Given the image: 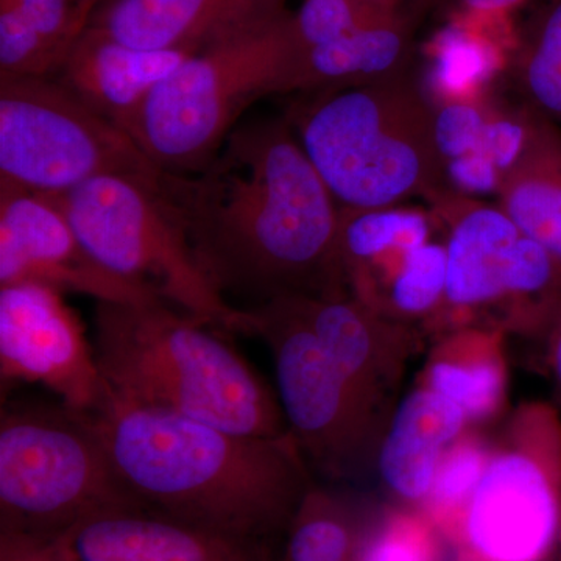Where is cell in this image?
Wrapping results in <instances>:
<instances>
[{
  "mask_svg": "<svg viewBox=\"0 0 561 561\" xmlns=\"http://www.w3.org/2000/svg\"><path fill=\"white\" fill-rule=\"evenodd\" d=\"M195 260L221 297L250 308L346 295L341 206L287 117L238 125L198 172L162 173Z\"/></svg>",
  "mask_w": 561,
  "mask_h": 561,
  "instance_id": "cell-1",
  "label": "cell"
},
{
  "mask_svg": "<svg viewBox=\"0 0 561 561\" xmlns=\"http://www.w3.org/2000/svg\"><path fill=\"white\" fill-rule=\"evenodd\" d=\"M121 481L150 511L260 546L286 534L316 483L289 434L249 437L122 400L87 413Z\"/></svg>",
  "mask_w": 561,
  "mask_h": 561,
  "instance_id": "cell-2",
  "label": "cell"
},
{
  "mask_svg": "<svg viewBox=\"0 0 561 561\" xmlns=\"http://www.w3.org/2000/svg\"><path fill=\"white\" fill-rule=\"evenodd\" d=\"M209 328L168 302H98L92 345L106 387L234 434H289L279 400Z\"/></svg>",
  "mask_w": 561,
  "mask_h": 561,
  "instance_id": "cell-3",
  "label": "cell"
},
{
  "mask_svg": "<svg viewBox=\"0 0 561 561\" xmlns=\"http://www.w3.org/2000/svg\"><path fill=\"white\" fill-rule=\"evenodd\" d=\"M302 98L287 119L341 208H393L451 191L435 138V108L409 70Z\"/></svg>",
  "mask_w": 561,
  "mask_h": 561,
  "instance_id": "cell-4",
  "label": "cell"
},
{
  "mask_svg": "<svg viewBox=\"0 0 561 561\" xmlns=\"http://www.w3.org/2000/svg\"><path fill=\"white\" fill-rule=\"evenodd\" d=\"M291 14L192 55L151 92L127 133L161 172L201 171L253 103L284 94L301 54Z\"/></svg>",
  "mask_w": 561,
  "mask_h": 561,
  "instance_id": "cell-5",
  "label": "cell"
},
{
  "mask_svg": "<svg viewBox=\"0 0 561 561\" xmlns=\"http://www.w3.org/2000/svg\"><path fill=\"white\" fill-rule=\"evenodd\" d=\"M55 198L111 273L210 328L247 332V312L206 278L161 180L101 176Z\"/></svg>",
  "mask_w": 561,
  "mask_h": 561,
  "instance_id": "cell-6",
  "label": "cell"
},
{
  "mask_svg": "<svg viewBox=\"0 0 561 561\" xmlns=\"http://www.w3.org/2000/svg\"><path fill=\"white\" fill-rule=\"evenodd\" d=\"M142 505L87 413L16 404L0 419V530L58 538L92 513ZM144 507V505H142Z\"/></svg>",
  "mask_w": 561,
  "mask_h": 561,
  "instance_id": "cell-7",
  "label": "cell"
},
{
  "mask_svg": "<svg viewBox=\"0 0 561 561\" xmlns=\"http://www.w3.org/2000/svg\"><path fill=\"white\" fill-rule=\"evenodd\" d=\"M561 531V415L526 401L491 437L489 465L449 535L456 561H548Z\"/></svg>",
  "mask_w": 561,
  "mask_h": 561,
  "instance_id": "cell-8",
  "label": "cell"
},
{
  "mask_svg": "<svg viewBox=\"0 0 561 561\" xmlns=\"http://www.w3.org/2000/svg\"><path fill=\"white\" fill-rule=\"evenodd\" d=\"M111 175L158 181L162 172L50 77L0 81V184L58 197Z\"/></svg>",
  "mask_w": 561,
  "mask_h": 561,
  "instance_id": "cell-9",
  "label": "cell"
},
{
  "mask_svg": "<svg viewBox=\"0 0 561 561\" xmlns=\"http://www.w3.org/2000/svg\"><path fill=\"white\" fill-rule=\"evenodd\" d=\"M243 311L247 334L260 335L271 348L287 430L311 470L342 479L376 465L382 435L321 345L300 297L275 298Z\"/></svg>",
  "mask_w": 561,
  "mask_h": 561,
  "instance_id": "cell-10",
  "label": "cell"
},
{
  "mask_svg": "<svg viewBox=\"0 0 561 561\" xmlns=\"http://www.w3.org/2000/svg\"><path fill=\"white\" fill-rule=\"evenodd\" d=\"M0 378L3 387L41 383L80 413L108 391L79 316L60 291L35 283L0 286Z\"/></svg>",
  "mask_w": 561,
  "mask_h": 561,
  "instance_id": "cell-11",
  "label": "cell"
},
{
  "mask_svg": "<svg viewBox=\"0 0 561 561\" xmlns=\"http://www.w3.org/2000/svg\"><path fill=\"white\" fill-rule=\"evenodd\" d=\"M16 283L88 295L98 302L161 301L103 267L54 195L0 184V286Z\"/></svg>",
  "mask_w": 561,
  "mask_h": 561,
  "instance_id": "cell-12",
  "label": "cell"
},
{
  "mask_svg": "<svg viewBox=\"0 0 561 561\" xmlns=\"http://www.w3.org/2000/svg\"><path fill=\"white\" fill-rule=\"evenodd\" d=\"M300 300L321 345L383 437L400 404L409 364L423 350V332L386 319L348 295Z\"/></svg>",
  "mask_w": 561,
  "mask_h": 561,
  "instance_id": "cell-13",
  "label": "cell"
},
{
  "mask_svg": "<svg viewBox=\"0 0 561 561\" xmlns=\"http://www.w3.org/2000/svg\"><path fill=\"white\" fill-rule=\"evenodd\" d=\"M448 227L446 287L440 311L426 324L432 339L470 324L497 327L505 286L523 232L497 206L446 191L434 201Z\"/></svg>",
  "mask_w": 561,
  "mask_h": 561,
  "instance_id": "cell-14",
  "label": "cell"
},
{
  "mask_svg": "<svg viewBox=\"0 0 561 561\" xmlns=\"http://www.w3.org/2000/svg\"><path fill=\"white\" fill-rule=\"evenodd\" d=\"M55 541L68 561H265L260 546L142 505L92 513Z\"/></svg>",
  "mask_w": 561,
  "mask_h": 561,
  "instance_id": "cell-15",
  "label": "cell"
},
{
  "mask_svg": "<svg viewBox=\"0 0 561 561\" xmlns=\"http://www.w3.org/2000/svg\"><path fill=\"white\" fill-rule=\"evenodd\" d=\"M287 11V0H111L90 25L136 49L198 54Z\"/></svg>",
  "mask_w": 561,
  "mask_h": 561,
  "instance_id": "cell-16",
  "label": "cell"
},
{
  "mask_svg": "<svg viewBox=\"0 0 561 561\" xmlns=\"http://www.w3.org/2000/svg\"><path fill=\"white\" fill-rule=\"evenodd\" d=\"M192 55L136 49L88 25L50 79L103 119L127 131L151 92Z\"/></svg>",
  "mask_w": 561,
  "mask_h": 561,
  "instance_id": "cell-17",
  "label": "cell"
},
{
  "mask_svg": "<svg viewBox=\"0 0 561 561\" xmlns=\"http://www.w3.org/2000/svg\"><path fill=\"white\" fill-rule=\"evenodd\" d=\"M508 332L470 324L432 339L419 386L463 412L470 427L500 420L508 400Z\"/></svg>",
  "mask_w": 561,
  "mask_h": 561,
  "instance_id": "cell-18",
  "label": "cell"
},
{
  "mask_svg": "<svg viewBox=\"0 0 561 561\" xmlns=\"http://www.w3.org/2000/svg\"><path fill=\"white\" fill-rule=\"evenodd\" d=\"M424 11L413 2L389 20L301 51L287 77L284 94L345 90L408 72Z\"/></svg>",
  "mask_w": 561,
  "mask_h": 561,
  "instance_id": "cell-19",
  "label": "cell"
},
{
  "mask_svg": "<svg viewBox=\"0 0 561 561\" xmlns=\"http://www.w3.org/2000/svg\"><path fill=\"white\" fill-rule=\"evenodd\" d=\"M468 421L454 402L416 386L398 404L376 456L386 489L419 508L430 493L438 461Z\"/></svg>",
  "mask_w": 561,
  "mask_h": 561,
  "instance_id": "cell-20",
  "label": "cell"
},
{
  "mask_svg": "<svg viewBox=\"0 0 561 561\" xmlns=\"http://www.w3.org/2000/svg\"><path fill=\"white\" fill-rule=\"evenodd\" d=\"M497 195L508 219L561 265V128L530 106L526 142Z\"/></svg>",
  "mask_w": 561,
  "mask_h": 561,
  "instance_id": "cell-21",
  "label": "cell"
},
{
  "mask_svg": "<svg viewBox=\"0 0 561 561\" xmlns=\"http://www.w3.org/2000/svg\"><path fill=\"white\" fill-rule=\"evenodd\" d=\"M90 22L80 0H0V81L54 76Z\"/></svg>",
  "mask_w": 561,
  "mask_h": 561,
  "instance_id": "cell-22",
  "label": "cell"
},
{
  "mask_svg": "<svg viewBox=\"0 0 561 561\" xmlns=\"http://www.w3.org/2000/svg\"><path fill=\"white\" fill-rule=\"evenodd\" d=\"M365 529L342 497L313 485L284 534L280 561H356Z\"/></svg>",
  "mask_w": 561,
  "mask_h": 561,
  "instance_id": "cell-23",
  "label": "cell"
},
{
  "mask_svg": "<svg viewBox=\"0 0 561 561\" xmlns=\"http://www.w3.org/2000/svg\"><path fill=\"white\" fill-rule=\"evenodd\" d=\"M513 68L526 105L561 128V0L534 7Z\"/></svg>",
  "mask_w": 561,
  "mask_h": 561,
  "instance_id": "cell-24",
  "label": "cell"
},
{
  "mask_svg": "<svg viewBox=\"0 0 561 561\" xmlns=\"http://www.w3.org/2000/svg\"><path fill=\"white\" fill-rule=\"evenodd\" d=\"M490 454L491 437L483 434L482 427H467L438 461L430 493L419 511L440 530L445 541L478 489Z\"/></svg>",
  "mask_w": 561,
  "mask_h": 561,
  "instance_id": "cell-25",
  "label": "cell"
},
{
  "mask_svg": "<svg viewBox=\"0 0 561 561\" xmlns=\"http://www.w3.org/2000/svg\"><path fill=\"white\" fill-rule=\"evenodd\" d=\"M356 561H445V538L419 508H389L365 529Z\"/></svg>",
  "mask_w": 561,
  "mask_h": 561,
  "instance_id": "cell-26",
  "label": "cell"
},
{
  "mask_svg": "<svg viewBox=\"0 0 561 561\" xmlns=\"http://www.w3.org/2000/svg\"><path fill=\"white\" fill-rule=\"evenodd\" d=\"M415 0L383 2V0H302L291 14L295 38L301 51L324 46L394 16Z\"/></svg>",
  "mask_w": 561,
  "mask_h": 561,
  "instance_id": "cell-27",
  "label": "cell"
},
{
  "mask_svg": "<svg viewBox=\"0 0 561 561\" xmlns=\"http://www.w3.org/2000/svg\"><path fill=\"white\" fill-rule=\"evenodd\" d=\"M490 111L479 102L456 101L435 108V138L446 164L467 154L474 153L481 146Z\"/></svg>",
  "mask_w": 561,
  "mask_h": 561,
  "instance_id": "cell-28",
  "label": "cell"
},
{
  "mask_svg": "<svg viewBox=\"0 0 561 561\" xmlns=\"http://www.w3.org/2000/svg\"><path fill=\"white\" fill-rule=\"evenodd\" d=\"M0 561H68L55 538L0 530Z\"/></svg>",
  "mask_w": 561,
  "mask_h": 561,
  "instance_id": "cell-29",
  "label": "cell"
},
{
  "mask_svg": "<svg viewBox=\"0 0 561 561\" xmlns=\"http://www.w3.org/2000/svg\"><path fill=\"white\" fill-rule=\"evenodd\" d=\"M424 9L430 10L432 7H437L443 11H451L453 14H507L512 11L523 9L527 5H537L541 0H419Z\"/></svg>",
  "mask_w": 561,
  "mask_h": 561,
  "instance_id": "cell-30",
  "label": "cell"
},
{
  "mask_svg": "<svg viewBox=\"0 0 561 561\" xmlns=\"http://www.w3.org/2000/svg\"><path fill=\"white\" fill-rule=\"evenodd\" d=\"M546 364L561 401V317L545 339Z\"/></svg>",
  "mask_w": 561,
  "mask_h": 561,
  "instance_id": "cell-31",
  "label": "cell"
},
{
  "mask_svg": "<svg viewBox=\"0 0 561 561\" xmlns=\"http://www.w3.org/2000/svg\"><path fill=\"white\" fill-rule=\"evenodd\" d=\"M111 2V0H80L81 10L84 11L90 20L94 16L95 11L101 9V7L105 5V3Z\"/></svg>",
  "mask_w": 561,
  "mask_h": 561,
  "instance_id": "cell-32",
  "label": "cell"
},
{
  "mask_svg": "<svg viewBox=\"0 0 561 561\" xmlns=\"http://www.w3.org/2000/svg\"><path fill=\"white\" fill-rule=\"evenodd\" d=\"M383 2H405V0H383Z\"/></svg>",
  "mask_w": 561,
  "mask_h": 561,
  "instance_id": "cell-33",
  "label": "cell"
},
{
  "mask_svg": "<svg viewBox=\"0 0 561 561\" xmlns=\"http://www.w3.org/2000/svg\"><path fill=\"white\" fill-rule=\"evenodd\" d=\"M560 545H561V531H560Z\"/></svg>",
  "mask_w": 561,
  "mask_h": 561,
  "instance_id": "cell-34",
  "label": "cell"
}]
</instances>
